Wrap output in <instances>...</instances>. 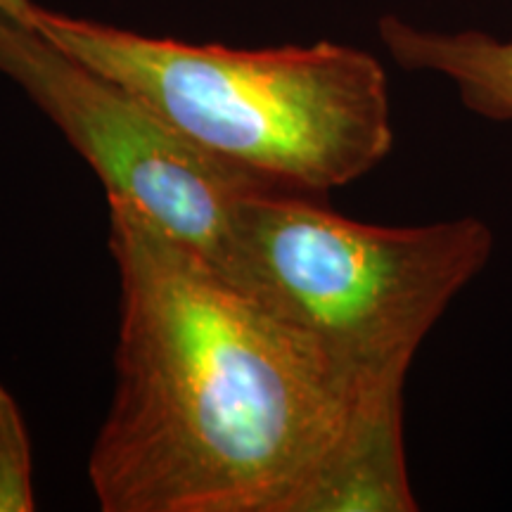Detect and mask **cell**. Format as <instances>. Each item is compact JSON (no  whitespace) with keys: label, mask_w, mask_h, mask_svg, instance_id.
Returning <instances> with one entry per match:
<instances>
[{"label":"cell","mask_w":512,"mask_h":512,"mask_svg":"<svg viewBox=\"0 0 512 512\" xmlns=\"http://www.w3.org/2000/svg\"><path fill=\"white\" fill-rule=\"evenodd\" d=\"M110 204L117 384L88 456L105 512H297L354 399L309 339Z\"/></svg>","instance_id":"obj_1"},{"label":"cell","mask_w":512,"mask_h":512,"mask_svg":"<svg viewBox=\"0 0 512 512\" xmlns=\"http://www.w3.org/2000/svg\"><path fill=\"white\" fill-rule=\"evenodd\" d=\"M34 27L261 183L328 195L370 174L394 147L387 74L361 48L188 43L46 8Z\"/></svg>","instance_id":"obj_2"},{"label":"cell","mask_w":512,"mask_h":512,"mask_svg":"<svg viewBox=\"0 0 512 512\" xmlns=\"http://www.w3.org/2000/svg\"><path fill=\"white\" fill-rule=\"evenodd\" d=\"M320 197L275 185L252 192L228 278L309 339L354 406L403 394L422 339L489 264L494 233L475 216L373 226Z\"/></svg>","instance_id":"obj_3"},{"label":"cell","mask_w":512,"mask_h":512,"mask_svg":"<svg viewBox=\"0 0 512 512\" xmlns=\"http://www.w3.org/2000/svg\"><path fill=\"white\" fill-rule=\"evenodd\" d=\"M0 74L86 159L107 202L138 211L228 275L242 202L268 183L207 155L112 76L3 12Z\"/></svg>","instance_id":"obj_4"},{"label":"cell","mask_w":512,"mask_h":512,"mask_svg":"<svg viewBox=\"0 0 512 512\" xmlns=\"http://www.w3.org/2000/svg\"><path fill=\"white\" fill-rule=\"evenodd\" d=\"M403 448V394L356 403L297 512H413Z\"/></svg>","instance_id":"obj_5"},{"label":"cell","mask_w":512,"mask_h":512,"mask_svg":"<svg viewBox=\"0 0 512 512\" xmlns=\"http://www.w3.org/2000/svg\"><path fill=\"white\" fill-rule=\"evenodd\" d=\"M377 34L399 67L444 76L467 110L512 124V38L503 41L477 29H425L399 15H384Z\"/></svg>","instance_id":"obj_6"},{"label":"cell","mask_w":512,"mask_h":512,"mask_svg":"<svg viewBox=\"0 0 512 512\" xmlns=\"http://www.w3.org/2000/svg\"><path fill=\"white\" fill-rule=\"evenodd\" d=\"M34 456L15 396L0 384V512H34Z\"/></svg>","instance_id":"obj_7"},{"label":"cell","mask_w":512,"mask_h":512,"mask_svg":"<svg viewBox=\"0 0 512 512\" xmlns=\"http://www.w3.org/2000/svg\"><path fill=\"white\" fill-rule=\"evenodd\" d=\"M38 10H41V5H36L34 0H0V12L3 15L15 17L19 22L31 24V27H34Z\"/></svg>","instance_id":"obj_8"}]
</instances>
